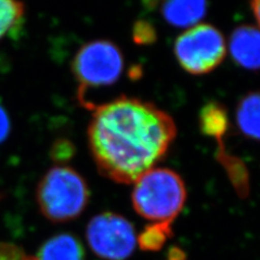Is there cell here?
<instances>
[{"label":"cell","instance_id":"6da1fadb","mask_svg":"<svg viewBox=\"0 0 260 260\" xmlns=\"http://www.w3.org/2000/svg\"><path fill=\"white\" fill-rule=\"evenodd\" d=\"M177 136L174 118L151 102L119 96L95 105L88 143L99 172L130 184L165 157Z\"/></svg>","mask_w":260,"mask_h":260},{"label":"cell","instance_id":"7a4b0ae2","mask_svg":"<svg viewBox=\"0 0 260 260\" xmlns=\"http://www.w3.org/2000/svg\"><path fill=\"white\" fill-rule=\"evenodd\" d=\"M133 206L138 215L156 222H170L186 201L182 178L169 168H152L134 182Z\"/></svg>","mask_w":260,"mask_h":260},{"label":"cell","instance_id":"3957f363","mask_svg":"<svg viewBox=\"0 0 260 260\" xmlns=\"http://www.w3.org/2000/svg\"><path fill=\"white\" fill-rule=\"evenodd\" d=\"M90 192L84 177L65 165L50 168L39 181L36 192L42 214L53 222L79 217L88 205Z\"/></svg>","mask_w":260,"mask_h":260},{"label":"cell","instance_id":"277c9868","mask_svg":"<svg viewBox=\"0 0 260 260\" xmlns=\"http://www.w3.org/2000/svg\"><path fill=\"white\" fill-rule=\"evenodd\" d=\"M123 70V53L115 44L101 39L81 47L72 62V72L78 85L77 96L80 104L92 89L115 84Z\"/></svg>","mask_w":260,"mask_h":260},{"label":"cell","instance_id":"5b68a950","mask_svg":"<svg viewBox=\"0 0 260 260\" xmlns=\"http://www.w3.org/2000/svg\"><path fill=\"white\" fill-rule=\"evenodd\" d=\"M175 56L191 75H205L216 70L226 54L222 32L210 24H197L176 39Z\"/></svg>","mask_w":260,"mask_h":260},{"label":"cell","instance_id":"8992f818","mask_svg":"<svg viewBox=\"0 0 260 260\" xmlns=\"http://www.w3.org/2000/svg\"><path fill=\"white\" fill-rule=\"evenodd\" d=\"M86 238L93 253L105 260L128 259L137 244L133 223L114 213L94 216L87 225Z\"/></svg>","mask_w":260,"mask_h":260},{"label":"cell","instance_id":"52a82bcc","mask_svg":"<svg viewBox=\"0 0 260 260\" xmlns=\"http://www.w3.org/2000/svg\"><path fill=\"white\" fill-rule=\"evenodd\" d=\"M260 35L257 26L242 25L235 28L229 42V50L235 63L250 71L259 69Z\"/></svg>","mask_w":260,"mask_h":260},{"label":"cell","instance_id":"ba28073f","mask_svg":"<svg viewBox=\"0 0 260 260\" xmlns=\"http://www.w3.org/2000/svg\"><path fill=\"white\" fill-rule=\"evenodd\" d=\"M161 14L175 27L190 28L199 24L207 11V0H161Z\"/></svg>","mask_w":260,"mask_h":260},{"label":"cell","instance_id":"9c48e42d","mask_svg":"<svg viewBox=\"0 0 260 260\" xmlns=\"http://www.w3.org/2000/svg\"><path fill=\"white\" fill-rule=\"evenodd\" d=\"M36 260H85V253L75 237L64 233L48 240L40 248Z\"/></svg>","mask_w":260,"mask_h":260},{"label":"cell","instance_id":"30bf717a","mask_svg":"<svg viewBox=\"0 0 260 260\" xmlns=\"http://www.w3.org/2000/svg\"><path fill=\"white\" fill-rule=\"evenodd\" d=\"M229 116L222 104L208 102L200 112V129L202 134L213 138L218 143L223 139L229 130Z\"/></svg>","mask_w":260,"mask_h":260},{"label":"cell","instance_id":"8fae6325","mask_svg":"<svg viewBox=\"0 0 260 260\" xmlns=\"http://www.w3.org/2000/svg\"><path fill=\"white\" fill-rule=\"evenodd\" d=\"M259 94L249 92L244 95L237 109V125L248 139H259Z\"/></svg>","mask_w":260,"mask_h":260},{"label":"cell","instance_id":"7c38bea8","mask_svg":"<svg viewBox=\"0 0 260 260\" xmlns=\"http://www.w3.org/2000/svg\"><path fill=\"white\" fill-rule=\"evenodd\" d=\"M217 159L224 167L235 189L245 194L248 191V173L243 160L228 152L224 143H218Z\"/></svg>","mask_w":260,"mask_h":260},{"label":"cell","instance_id":"4fadbf2b","mask_svg":"<svg viewBox=\"0 0 260 260\" xmlns=\"http://www.w3.org/2000/svg\"><path fill=\"white\" fill-rule=\"evenodd\" d=\"M173 235L172 223L156 222L144 228L137 241L142 250L158 251L165 245L166 241Z\"/></svg>","mask_w":260,"mask_h":260},{"label":"cell","instance_id":"5bb4252c","mask_svg":"<svg viewBox=\"0 0 260 260\" xmlns=\"http://www.w3.org/2000/svg\"><path fill=\"white\" fill-rule=\"evenodd\" d=\"M24 11V5L19 0H0V43L21 25Z\"/></svg>","mask_w":260,"mask_h":260},{"label":"cell","instance_id":"9a60e30c","mask_svg":"<svg viewBox=\"0 0 260 260\" xmlns=\"http://www.w3.org/2000/svg\"><path fill=\"white\" fill-rule=\"evenodd\" d=\"M133 38L137 45H151L156 42V29L150 22L140 20L134 25Z\"/></svg>","mask_w":260,"mask_h":260},{"label":"cell","instance_id":"2e32d148","mask_svg":"<svg viewBox=\"0 0 260 260\" xmlns=\"http://www.w3.org/2000/svg\"><path fill=\"white\" fill-rule=\"evenodd\" d=\"M75 154V146L72 144L70 140L59 139L56 140L51 149V157L54 161L59 162L60 165H64L68 162Z\"/></svg>","mask_w":260,"mask_h":260},{"label":"cell","instance_id":"e0dca14e","mask_svg":"<svg viewBox=\"0 0 260 260\" xmlns=\"http://www.w3.org/2000/svg\"><path fill=\"white\" fill-rule=\"evenodd\" d=\"M10 133V119L7 111L0 104V143H3Z\"/></svg>","mask_w":260,"mask_h":260},{"label":"cell","instance_id":"ac0fdd59","mask_svg":"<svg viewBox=\"0 0 260 260\" xmlns=\"http://www.w3.org/2000/svg\"><path fill=\"white\" fill-rule=\"evenodd\" d=\"M168 260H185V256L180 248L174 247L169 249Z\"/></svg>","mask_w":260,"mask_h":260},{"label":"cell","instance_id":"d6986e66","mask_svg":"<svg viewBox=\"0 0 260 260\" xmlns=\"http://www.w3.org/2000/svg\"><path fill=\"white\" fill-rule=\"evenodd\" d=\"M250 8L253 10L256 21L259 22V0H250Z\"/></svg>","mask_w":260,"mask_h":260}]
</instances>
